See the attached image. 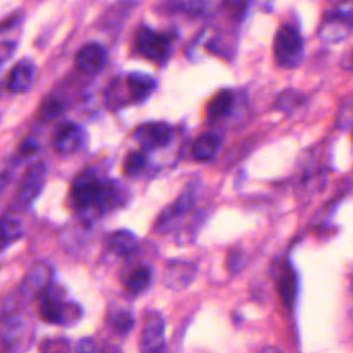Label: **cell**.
<instances>
[{
  "label": "cell",
  "mask_w": 353,
  "mask_h": 353,
  "mask_svg": "<svg viewBox=\"0 0 353 353\" xmlns=\"http://www.w3.org/2000/svg\"><path fill=\"white\" fill-rule=\"evenodd\" d=\"M39 299L40 317L50 324L73 325L80 320L83 314L80 305H77L73 301L65 299L63 291L59 287L54 285L52 283L39 296Z\"/></svg>",
  "instance_id": "cell-1"
},
{
  "label": "cell",
  "mask_w": 353,
  "mask_h": 353,
  "mask_svg": "<svg viewBox=\"0 0 353 353\" xmlns=\"http://www.w3.org/2000/svg\"><path fill=\"white\" fill-rule=\"evenodd\" d=\"M34 338V327L29 317L21 313L7 314L0 328V345L3 350L22 352L30 347Z\"/></svg>",
  "instance_id": "cell-2"
},
{
  "label": "cell",
  "mask_w": 353,
  "mask_h": 353,
  "mask_svg": "<svg viewBox=\"0 0 353 353\" xmlns=\"http://www.w3.org/2000/svg\"><path fill=\"white\" fill-rule=\"evenodd\" d=\"M273 51L274 59L280 68H296L303 57V41L296 28L283 25L274 34Z\"/></svg>",
  "instance_id": "cell-3"
},
{
  "label": "cell",
  "mask_w": 353,
  "mask_h": 353,
  "mask_svg": "<svg viewBox=\"0 0 353 353\" xmlns=\"http://www.w3.org/2000/svg\"><path fill=\"white\" fill-rule=\"evenodd\" d=\"M134 48L143 58L163 65L171 54V37L149 26H141L135 33Z\"/></svg>",
  "instance_id": "cell-4"
},
{
  "label": "cell",
  "mask_w": 353,
  "mask_h": 353,
  "mask_svg": "<svg viewBox=\"0 0 353 353\" xmlns=\"http://www.w3.org/2000/svg\"><path fill=\"white\" fill-rule=\"evenodd\" d=\"M352 32V1L342 0L335 10L327 12L320 23L319 36L328 43H338Z\"/></svg>",
  "instance_id": "cell-5"
},
{
  "label": "cell",
  "mask_w": 353,
  "mask_h": 353,
  "mask_svg": "<svg viewBox=\"0 0 353 353\" xmlns=\"http://www.w3.org/2000/svg\"><path fill=\"white\" fill-rule=\"evenodd\" d=\"M197 194H199V181L193 179L183 188V190L179 193L175 201L171 203L168 207H165L161 211V214L157 216L156 230L160 233L170 230L176 221L183 218L193 208L197 200Z\"/></svg>",
  "instance_id": "cell-6"
},
{
  "label": "cell",
  "mask_w": 353,
  "mask_h": 353,
  "mask_svg": "<svg viewBox=\"0 0 353 353\" xmlns=\"http://www.w3.org/2000/svg\"><path fill=\"white\" fill-rule=\"evenodd\" d=\"M102 181L91 170H85L76 176L70 189L72 204L79 210L97 207L102 190Z\"/></svg>",
  "instance_id": "cell-7"
},
{
  "label": "cell",
  "mask_w": 353,
  "mask_h": 353,
  "mask_svg": "<svg viewBox=\"0 0 353 353\" xmlns=\"http://www.w3.org/2000/svg\"><path fill=\"white\" fill-rule=\"evenodd\" d=\"M48 174V165L46 161H37L29 167L21 179L17 193V203L21 208L32 205L40 196Z\"/></svg>",
  "instance_id": "cell-8"
},
{
  "label": "cell",
  "mask_w": 353,
  "mask_h": 353,
  "mask_svg": "<svg viewBox=\"0 0 353 353\" xmlns=\"http://www.w3.org/2000/svg\"><path fill=\"white\" fill-rule=\"evenodd\" d=\"M172 127L165 121H149L134 130V139L139 142L143 150L149 152L168 145L172 139Z\"/></svg>",
  "instance_id": "cell-9"
},
{
  "label": "cell",
  "mask_w": 353,
  "mask_h": 353,
  "mask_svg": "<svg viewBox=\"0 0 353 353\" xmlns=\"http://www.w3.org/2000/svg\"><path fill=\"white\" fill-rule=\"evenodd\" d=\"M87 139V131L83 125L73 121H65L57 128L52 145L58 153L72 154L81 150L85 146Z\"/></svg>",
  "instance_id": "cell-10"
},
{
  "label": "cell",
  "mask_w": 353,
  "mask_h": 353,
  "mask_svg": "<svg viewBox=\"0 0 353 353\" xmlns=\"http://www.w3.org/2000/svg\"><path fill=\"white\" fill-rule=\"evenodd\" d=\"M165 320L159 312H149L145 316L143 327L139 338V347L142 352H160L165 346Z\"/></svg>",
  "instance_id": "cell-11"
},
{
  "label": "cell",
  "mask_w": 353,
  "mask_h": 353,
  "mask_svg": "<svg viewBox=\"0 0 353 353\" xmlns=\"http://www.w3.org/2000/svg\"><path fill=\"white\" fill-rule=\"evenodd\" d=\"M52 283V269L47 263L33 265L22 280L19 292L22 298L30 301L39 298Z\"/></svg>",
  "instance_id": "cell-12"
},
{
  "label": "cell",
  "mask_w": 353,
  "mask_h": 353,
  "mask_svg": "<svg viewBox=\"0 0 353 353\" xmlns=\"http://www.w3.org/2000/svg\"><path fill=\"white\" fill-rule=\"evenodd\" d=\"M108 61V52L99 43H87L76 54L74 65L84 74L99 73Z\"/></svg>",
  "instance_id": "cell-13"
},
{
  "label": "cell",
  "mask_w": 353,
  "mask_h": 353,
  "mask_svg": "<svg viewBox=\"0 0 353 353\" xmlns=\"http://www.w3.org/2000/svg\"><path fill=\"white\" fill-rule=\"evenodd\" d=\"M197 266L182 259H172L164 268V284L171 290H183L189 287L196 276Z\"/></svg>",
  "instance_id": "cell-14"
},
{
  "label": "cell",
  "mask_w": 353,
  "mask_h": 353,
  "mask_svg": "<svg viewBox=\"0 0 353 353\" xmlns=\"http://www.w3.org/2000/svg\"><path fill=\"white\" fill-rule=\"evenodd\" d=\"M36 79V65L30 59H21L8 73L7 88L14 94H22L32 88Z\"/></svg>",
  "instance_id": "cell-15"
},
{
  "label": "cell",
  "mask_w": 353,
  "mask_h": 353,
  "mask_svg": "<svg viewBox=\"0 0 353 353\" xmlns=\"http://www.w3.org/2000/svg\"><path fill=\"white\" fill-rule=\"evenodd\" d=\"M156 80L142 72H131L125 77V88L128 91V101L141 102L148 99L156 90Z\"/></svg>",
  "instance_id": "cell-16"
},
{
  "label": "cell",
  "mask_w": 353,
  "mask_h": 353,
  "mask_svg": "<svg viewBox=\"0 0 353 353\" xmlns=\"http://www.w3.org/2000/svg\"><path fill=\"white\" fill-rule=\"evenodd\" d=\"M234 102H236V98L232 90H221L207 103V108H205L207 120L214 123L216 120L225 119L232 113Z\"/></svg>",
  "instance_id": "cell-17"
},
{
  "label": "cell",
  "mask_w": 353,
  "mask_h": 353,
  "mask_svg": "<svg viewBox=\"0 0 353 353\" xmlns=\"http://www.w3.org/2000/svg\"><path fill=\"white\" fill-rule=\"evenodd\" d=\"M277 290L283 303L292 309L298 295V274L291 265H287L277 280Z\"/></svg>",
  "instance_id": "cell-18"
},
{
  "label": "cell",
  "mask_w": 353,
  "mask_h": 353,
  "mask_svg": "<svg viewBox=\"0 0 353 353\" xmlns=\"http://www.w3.org/2000/svg\"><path fill=\"white\" fill-rule=\"evenodd\" d=\"M221 137L218 134L205 132L200 135L192 145V156L197 161H208L211 160L218 149L221 148Z\"/></svg>",
  "instance_id": "cell-19"
},
{
  "label": "cell",
  "mask_w": 353,
  "mask_h": 353,
  "mask_svg": "<svg viewBox=\"0 0 353 353\" xmlns=\"http://www.w3.org/2000/svg\"><path fill=\"white\" fill-rule=\"evenodd\" d=\"M124 199L123 194V186L117 183L116 181L103 179L102 181V190L98 200V204L95 208H98L99 212L110 211V208H116L121 205V201Z\"/></svg>",
  "instance_id": "cell-20"
},
{
  "label": "cell",
  "mask_w": 353,
  "mask_h": 353,
  "mask_svg": "<svg viewBox=\"0 0 353 353\" xmlns=\"http://www.w3.org/2000/svg\"><path fill=\"white\" fill-rule=\"evenodd\" d=\"M106 243L112 252H114L117 255H128L137 248L138 239L131 230L119 229V230H114L108 237Z\"/></svg>",
  "instance_id": "cell-21"
},
{
  "label": "cell",
  "mask_w": 353,
  "mask_h": 353,
  "mask_svg": "<svg viewBox=\"0 0 353 353\" xmlns=\"http://www.w3.org/2000/svg\"><path fill=\"white\" fill-rule=\"evenodd\" d=\"M23 234L22 225L12 216H4L0 219V251L6 250L11 244L17 243Z\"/></svg>",
  "instance_id": "cell-22"
},
{
  "label": "cell",
  "mask_w": 353,
  "mask_h": 353,
  "mask_svg": "<svg viewBox=\"0 0 353 353\" xmlns=\"http://www.w3.org/2000/svg\"><path fill=\"white\" fill-rule=\"evenodd\" d=\"M152 283V270L148 266H141L134 269L125 280V290L132 294L138 295L145 292Z\"/></svg>",
  "instance_id": "cell-23"
},
{
  "label": "cell",
  "mask_w": 353,
  "mask_h": 353,
  "mask_svg": "<svg viewBox=\"0 0 353 353\" xmlns=\"http://www.w3.org/2000/svg\"><path fill=\"white\" fill-rule=\"evenodd\" d=\"M305 95L295 88H285L284 91H281L276 101H274V108L279 112H285V113H291L295 109H298L303 102H305Z\"/></svg>",
  "instance_id": "cell-24"
},
{
  "label": "cell",
  "mask_w": 353,
  "mask_h": 353,
  "mask_svg": "<svg viewBox=\"0 0 353 353\" xmlns=\"http://www.w3.org/2000/svg\"><path fill=\"white\" fill-rule=\"evenodd\" d=\"M108 323L113 331H116L117 334L125 335L134 327L135 320L128 310H116L109 313Z\"/></svg>",
  "instance_id": "cell-25"
},
{
  "label": "cell",
  "mask_w": 353,
  "mask_h": 353,
  "mask_svg": "<svg viewBox=\"0 0 353 353\" xmlns=\"http://www.w3.org/2000/svg\"><path fill=\"white\" fill-rule=\"evenodd\" d=\"M146 165H148V153L143 149L130 152L123 161V170L125 175H137Z\"/></svg>",
  "instance_id": "cell-26"
},
{
  "label": "cell",
  "mask_w": 353,
  "mask_h": 353,
  "mask_svg": "<svg viewBox=\"0 0 353 353\" xmlns=\"http://www.w3.org/2000/svg\"><path fill=\"white\" fill-rule=\"evenodd\" d=\"M65 109V105L63 102L57 98V97H46L40 105V109H39V113H40V117L41 120L44 121H51L57 117H59L62 114Z\"/></svg>",
  "instance_id": "cell-27"
},
{
  "label": "cell",
  "mask_w": 353,
  "mask_h": 353,
  "mask_svg": "<svg viewBox=\"0 0 353 353\" xmlns=\"http://www.w3.org/2000/svg\"><path fill=\"white\" fill-rule=\"evenodd\" d=\"M336 124H338V128H341V130L350 128V124H352V102H350V99H346L345 103L342 105L338 119H336Z\"/></svg>",
  "instance_id": "cell-28"
},
{
  "label": "cell",
  "mask_w": 353,
  "mask_h": 353,
  "mask_svg": "<svg viewBox=\"0 0 353 353\" xmlns=\"http://www.w3.org/2000/svg\"><path fill=\"white\" fill-rule=\"evenodd\" d=\"M226 265H228V269L232 273L239 272L243 266V251L241 250H232L228 255Z\"/></svg>",
  "instance_id": "cell-29"
},
{
  "label": "cell",
  "mask_w": 353,
  "mask_h": 353,
  "mask_svg": "<svg viewBox=\"0 0 353 353\" xmlns=\"http://www.w3.org/2000/svg\"><path fill=\"white\" fill-rule=\"evenodd\" d=\"M39 150V142L36 138L33 137H28L25 138L18 149V154L19 156H30L33 153H36Z\"/></svg>",
  "instance_id": "cell-30"
},
{
  "label": "cell",
  "mask_w": 353,
  "mask_h": 353,
  "mask_svg": "<svg viewBox=\"0 0 353 353\" xmlns=\"http://www.w3.org/2000/svg\"><path fill=\"white\" fill-rule=\"evenodd\" d=\"M15 50V44L11 41H1L0 43V66L7 62V59L11 58V55L14 54Z\"/></svg>",
  "instance_id": "cell-31"
},
{
  "label": "cell",
  "mask_w": 353,
  "mask_h": 353,
  "mask_svg": "<svg viewBox=\"0 0 353 353\" xmlns=\"http://www.w3.org/2000/svg\"><path fill=\"white\" fill-rule=\"evenodd\" d=\"M79 352H91V350H95V345L91 339H81L76 347Z\"/></svg>",
  "instance_id": "cell-32"
}]
</instances>
